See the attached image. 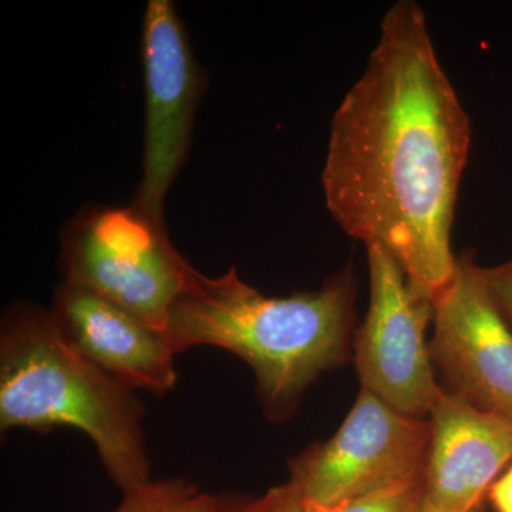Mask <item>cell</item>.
Here are the masks:
<instances>
[{"mask_svg": "<svg viewBox=\"0 0 512 512\" xmlns=\"http://www.w3.org/2000/svg\"><path fill=\"white\" fill-rule=\"evenodd\" d=\"M470 146V117L426 15L419 3L399 0L333 114L322 188L336 224L389 251L433 301L456 272L451 231Z\"/></svg>", "mask_w": 512, "mask_h": 512, "instance_id": "cell-1", "label": "cell"}, {"mask_svg": "<svg viewBox=\"0 0 512 512\" xmlns=\"http://www.w3.org/2000/svg\"><path fill=\"white\" fill-rule=\"evenodd\" d=\"M352 269L318 291L286 298L262 295L232 266L217 278L195 269L174 303L164 339L171 350L215 346L251 366L266 417H292L316 377L348 359L355 326Z\"/></svg>", "mask_w": 512, "mask_h": 512, "instance_id": "cell-2", "label": "cell"}, {"mask_svg": "<svg viewBox=\"0 0 512 512\" xmlns=\"http://www.w3.org/2000/svg\"><path fill=\"white\" fill-rule=\"evenodd\" d=\"M63 338L50 311L16 302L0 325V427L86 434L123 491L151 480L144 404Z\"/></svg>", "mask_w": 512, "mask_h": 512, "instance_id": "cell-3", "label": "cell"}, {"mask_svg": "<svg viewBox=\"0 0 512 512\" xmlns=\"http://www.w3.org/2000/svg\"><path fill=\"white\" fill-rule=\"evenodd\" d=\"M63 281L133 313L164 336L171 309L195 269L167 225L130 207L84 208L62 232Z\"/></svg>", "mask_w": 512, "mask_h": 512, "instance_id": "cell-4", "label": "cell"}, {"mask_svg": "<svg viewBox=\"0 0 512 512\" xmlns=\"http://www.w3.org/2000/svg\"><path fill=\"white\" fill-rule=\"evenodd\" d=\"M366 248L370 302L353 339L362 389L404 416L429 419L443 393L426 342L434 301L412 284L389 251Z\"/></svg>", "mask_w": 512, "mask_h": 512, "instance_id": "cell-5", "label": "cell"}, {"mask_svg": "<svg viewBox=\"0 0 512 512\" xmlns=\"http://www.w3.org/2000/svg\"><path fill=\"white\" fill-rule=\"evenodd\" d=\"M430 439L429 419L404 416L362 389L335 436L289 463L291 483L308 503H349L421 476Z\"/></svg>", "mask_w": 512, "mask_h": 512, "instance_id": "cell-6", "label": "cell"}, {"mask_svg": "<svg viewBox=\"0 0 512 512\" xmlns=\"http://www.w3.org/2000/svg\"><path fill=\"white\" fill-rule=\"evenodd\" d=\"M143 177L133 205L158 224L165 222V198L190 150L204 73L187 30L170 0H150L143 18Z\"/></svg>", "mask_w": 512, "mask_h": 512, "instance_id": "cell-7", "label": "cell"}, {"mask_svg": "<svg viewBox=\"0 0 512 512\" xmlns=\"http://www.w3.org/2000/svg\"><path fill=\"white\" fill-rule=\"evenodd\" d=\"M430 353L444 392L512 420V330L497 311L473 252L457 258L450 284L434 301Z\"/></svg>", "mask_w": 512, "mask_h": 512, "instance_id": "cell-8", "label": "cell"}, {"mask_svg": "<svg viewBox=\"0 0 512 512\" xmlns=\"http://www.w3.org/2000/svg\"><path fill=\"white\" fill-rule=\"evenodd\" d=\"M429 420L421 512H480L485 493L512 460V420L444 390Z\"/></svg>", "mask_w": 512, "mask_h": 512, "instance_id": "cell-9", "label": "cell"}, {"mask_svg": "<svg viewBox=\"0 0 512 512\" xmlns=\"http://www.w3.org/2000/svg\"><path fill=\"white\" fill-rule=\"evenodd\" d=\"M50 315L77 352L131 389L164 396L177 386L175 353L164 336L126 309L62 282Z\"/></svg>", "mask_w": 512, "mask_h": 512, "instance_id": "cell-10", "label": "cell"}, {"mask_svg": "<svg viewBox=\"0 0 512 512\" xmlns=\"http://www.w3.org/2000/svg\"><path fill=\"white\" fill-rule=\"evenodd\" d=\"M217 494L202 490L185 478L153 480L123 491L111 512H214Z\"/></svg>", "mask_w": 512, "mask_h": 512, "instance_id": "cell-11", "label": "cell"}, {"mask_svg": "<svg viewBox=\"0 0 512 512\" xmlns=\"http://www.w3.org/2000/svg\"><path fill=\"white\" fill-rule=\"evenodd\" d=\"M423 474L336 507H320L303 500L306 512H421Z\"/></svg>", "mask_w": 512, "mask_h": 512, "instance_id": "cell-12", "label": "cell"}, {"mask_svg": "<svg viewBox=\"0 0 512 512\" xmlns=\"http://www.w3.org/2000/svg\"><path fill=\"white\" fill-rule=\"evenodd\" d=\"M480 275L495 308L512 330V258L491 268L480 266Z\"/></svg>", "mask_w": 512, "mask_h": 512, "instance_id": "cell-13", "label": "cell"}, {"mask_svg": "<svg viewBox=\"0 0 512 512\" xmlns=\"http://www.w3.org/2000/svg\"><path fill=\"white\" fill-rule=\"evenodd\" d=\"M251 512H306L305 501L295 484L271 488L265 495L252 498Z\"/></svg>", "mask_w": 512, "mask_h": 512, "instance_id": "cell-14", "label": "cell"}, {"mask_svg": "<svg viewBox=\"0 0 512 512\" xmlns=\"http://www.w3.org/2000/svg\"><path fill=\"white\" fill-rule=\"evenodd\" d=\"M490 500L497 512H512V464L490 488Z\"/></svg>", "mask_w": 512, "mask_h": 512, "instance_id": "cell-15", "label": "cell"}, {"mask_svg": "<svg viewBox=\"0 0 512 512\" xmlns=\"http://www.w3.org/2000/svg\"><path fill=\"white\" fill-rule=\"evenodd\" d=\"M252 498L238 493L217 494L214 512H251Z\"/></svg>", "mask_w": 512, "mask_h": 512, "instance_id": "cell-16", "label": "cell"}]
</instances>
